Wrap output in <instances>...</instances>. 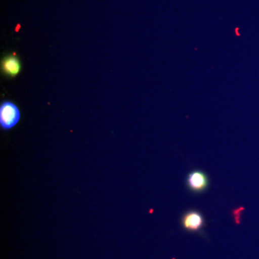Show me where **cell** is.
I'll use <instances>...</instances> for the list:
<instances>
[{"instance_id": "obj_1", "label": "cell", "mask_w": 259, "mask_h": 259, "mask_svg": "<svg viewBox=\"0 0 259 259\" xmlns=\"http://www.w3.org/2000/svg\"><path fill=\"white\" fill-rule=\"evenodd\" d=\"M186 187L191 193H204L209 187L208 175L202 170H192L187 174L186 177Z\"/></svg>"}, {"instance_id": "obj_2", "label": "cell", "mask_w": 259, "mask_h": 259, "mask_svg": "<svg viewBox=\"0 0 259 259\" xmlns=\"http://www.w3.org/2000/svg\"><path fill=\"white\" fill-rule=\"evenodd\" d=\"M20 119V112L13 102L5 101L0 106V126L5 131L14 127Z\"/></svg>"}, {"instance_id": "obj_3", "label": "cell", "mask_w": 259, "mask_h": 259, "mask_svg": "<svg viewBox=\"0 0 259 259\" xmlns=\"http://www.w3.org/2000/svg\"><path fill=\"white\" fill-rule=\"evenodd\" d=\"M181 226L186 231L199 233L205 226V219L200 211L191 209L185 211L180 219Z\"/></svg>"}, {"instance_id": "obj_4", "label": "cell", "mask_w": 259, "mask_h": 259, "mask_svg": "<svg viewBox=\"0 0 259 259\" xmlns=\"http://www.w3.org/2000/svg\"><path fill=\"white\" fill-rule=\"evenodd\" d=\"M21 62L15 54H8L2 59L1 69L5 76L15 77L21 71Z\"/></svg>"}]
</instances>
